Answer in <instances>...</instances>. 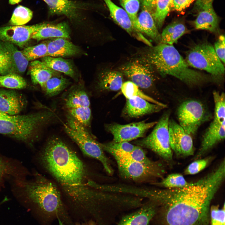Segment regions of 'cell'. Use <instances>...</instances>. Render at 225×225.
Segmentation results:
<instances>
[{
  "mask_svg": "<svg viewBox=\"0 0 225 225\" xmlns=\"http://www.w3.org/2000/svg\"><path fill=\"white\" fill-rule=\"evenodd\" d=\"M41 162L64 192L71 213L84 222L96 221L112 197L110 192L95 188L87 168L60 138H50L40 155Z\"/></svg>",
  "mask_w": 225,
  "mask_h": 225,
  "instance_id": "1",
  "label": "cell"
},
{
  "mask_svg": "<svg viewBox=\"0 0 225 225\" xmlns=\"http://www.w3.org/2000/svg\"><path fill=\"white\" fill-rule=\"evenodd\" d=\"M223 159L203 178L181 188H147V198L162 208L165 225H207L211 202L224 181Z\"/></svg>",
  "mask_w": 225,
  "mask_h": 225,
  "instance_id": "2",
  "label": "cell"
},
{
  "mask_svg": "<svg viewBox=\"0 0 225 225\" xmlns=\"http://www.w3.org/2000/svg\"><path fill=\"white\" fill-rule=\"evenodd\" d=\"M17 181L28 198L38 208L48 221L57 219L64 225H74L55 183L38 174L30 181Z\"/></svg>",
  "mask_w": 225,
  "mask_h": 225,
  "instance_id": "3",
  "label": "cell"
},
{
  "mask_svg": "<svg viewBox=\"0 0 225 225\" xmlns=\"http://www.w3.org/2000/svg\"><path fill=\"white\" fill-rule=\"evenodd\" d=\"M143 58L161 75L172 76L189 86L200 85L212 80L207 75L190 68L172 45L160 43L151 48Z\"/></svg>",
  "mask_w": 225,
  "mask_h": 225,
  "instance_id": "4",
  "label": "cell"
},
{
  "mask_svg": "<svg viewBox=\"0 0 225 225\" xmlns=\"http://www.w3.org/2000/svg\"><path fill=\"white\" fill-rule=\"evenodd\" d=\"M56 118L55 113L50 110L24 115H11L0 111V134L32 146L43 128Z\"/></svg>",
  "mask_w": 225,
  "mask_h": 225,
  "instance_id": "5",
  "label": "cell"
},
{
  "mask_svg": "<svg viewBox=\"0 0 225 225\" xmlns=\"http://www.w3.org/2000/svg\"><path fill=\"white\" fill-rule=\"evenodd\" d=\"M67 117L68 125H64V130L84 155L99 161L105 171L112 175L113 170L100 143L94 139L87 128L72 118Z\"/></svg>",
  "mask_w": 225,
  "mask_h": 225,
  "instance_id": "6",
  "label": "cell"
},
{
  "mask_svg": "<svg viewBox=\"0 0 225 225\" xmlns=\"http://www.w3.org/2000/svg\"><path fill=\"white\" fill-rule=\"evenodd\" d=\"M186 60L188 65L210 73L212 80L218 82L222 80L224 65L210 43L204 42L194 45L188 52Z\"/></svg>",
  "mask_w": 225,
  "mask_h": 225,
  "instance_id": "7",
  "label": "cell"
},
{
  "mask_svg": "<svg viewBox=\"0 0 225 225\" xmlns=\"http://www.w3.org/2000/svg\"><path fill=\"white\" fill-rule=\"evenodd\" d=\"M63 100L67 116L87 129L91 122V111L89 98L82 83H79L71 87Z\"/></svg>",
  "mask_w": 225,
  "mask_h": 225,
  "instance_id": "8",
  "label": "cell"
},
{
  "mask_svg": "<svg viewBox=\"0 0 225 225\" xmlns=\"http://www.w3.org/2000/svg\"><path fill=\"white\" fill-rule=\"evenodd\" d=\"M170 115L169 111L165 112L148 136L134 142L136 145L151 150L168 162L172 161L173 158L168 129Z\"/></svg>",
  "mask_w": 225,
  "mask_h": 225,
  "instance_id": "9",
  "label": "cell"
},
{
  "mask_svg": "<svg viewBox=\"0 0 225 225\" xmlns=\"http://www.w3.org/2000/svg\"><path fill=\"white\" fill-rule=\"evenodd\" d=\"M119 175L122 178L138 182L152 181L162 177L164 172L163 165L155 161L152 164H146L126 158L115 160Z\"/></svg>",
  "mask_w": 225,
  "mask_h": 225,
  "instance_id": "10",
  "label": "cell"
},
{
  "mask_svg": "<svg viewBox=\"0 0 225 225\" xmlns=\"http://www.w3.org/2000/svg\"><path fill=\"white\" fill-rule=\"evenodd\" d=\"M179 125L189 134H194L200 126L211 118L204 105L195 100L182 102L177 112Z\"/></svg>",
  "mask_w": 225,
  "mask_h": 225,
  "instance_id": "11",
  "label": "cell"
},
{
  "mask_svg": "<svg viewBox=\"0 0 225 225\" xmlns=\"http://www.w3.org/2000/svg\"><path fill=\"white\" fill-rule=\"evenodd\" d=\"M153 67L143 58L131 60L122 66L121 72L138 87L147 88L154 81Z\"/></svg>",
  "mask_w": 225,
  "mask_h": 225,
  "instance_id": "12",
  "label": "cell"
},
{
  "mask_svg": "<svg viewBox=\"0 0 225 225\" xmlns=\"http://www.w3.org/2000/svg\"><path fill=\"white\" fill-rule=\"evenodd\" d=\"M157 122L141 121L125 125L112 124L107 125L106 128L113 136L112 141L128 142L143 137L145 132L155 125Z\"/></svg>",
  "mask_w": 225,
  "mask_h": 225,
  "instance_id": "13",
  "label": "cell"
},
{
  "mask_svg": "<svg viewBox=\"0 0 225 225\" xmlns=\"http://www.w3.org/2000/svg\"><path fill=\"white\" fill-rule=\"evenodd\" d=\"M168 129L170 146L172 152L179 157L193 155L194 148L191 135L172 119H169Z\"/></svg>",
  "mask_w": 225,
  "mask_h": 225,
  "instance_id": "14",
  "label": "cell"
},
{
  "mask_svg": "<svg viewBox=\"0 0 225 225\" xmlns=\"http://www.w3.org/2000/svg\"><path fill=\"white\" fill-rule=\"evenodd\" d=\"M46 23L32 25H17L0 28V42H8L22 48L28 44L33 32Z\"/></svg>",
  "mask_w": 225,
  "mask_h": 225,
  "instance_id": "15",
  "label": "cell"
},
{
  "mask_svg": "<svg viewBox=\"0 0 225 225\" xmlns=\"http://www.w3.org/2000/svg\"><path fill=\"white\" fill-rule=\"evenodd\" d=\"M47 5L50 15H64L71 20H80L83 5L69 0H43Z\"/></svg>",
  "mask_w": 225,
  "mask_h": 225,
  "instance_id": "16",
  "label": "cell"
},
{
  "mask_svg": "<svg viewBox=\"0 0 225 225\" xmlns=\"http://www.w3.org/2000/svg\"><path fill=\"white\" fill-rule=\"evenodd\" d=\"M225 128L214 120L206 131L200 148L194 157L198 159L225 138Z\"/></svg>",
  "mask_w": 225,
  "mask_h": 225,
  "instance_id": "17",
  "label": "cell"
},
{
  "mask_svg": "<svg viewBox=\"0 0 225 225\" xmlns=\"http://www.w3.org/2000/svg\"><path fill=\"white\" fill-rule=\"evenodd\" d=\"M148 200L138 210L122 218L118 225H148L158 208L155 202Z\"/></svg>",
  "mask_w": 225,
  "mask_h": 225,
  "instance_id": "18",
  "label": "cell"
},
{
  "mask_svg": "<svg viewBox=\"0 0 225 225\" xmlns=\"http://www.w3.org/2000/svg\"><path fill=\"white\" fill-rule=\"evenodd\" d=\"M26 103L22 95L16 91L0 89V111L17 115L25 108Z\"/></svg>",
  "mask_w": 225,
  "mask_h": 225,
  "instance_id": "19",
  "label": "cell"
},
{
  "mask_svg": "<svg viewBox=\"0 0 225 225\" xmlns=\"http://www.w3.org/2000/svg\"><path fill=\"white\" fill-rule=\"evenodd\" d=\"M165 108L140 98L135 97L127 99L124 110L128 116L132 118L158 112Z\"/></svg>",
  "mask_w": 225,
  "mask_h": 225,
  "instance_id": "20",
  "label": "cell"
},
{
  "mask_svg": "<svg viewBox=\"0 0 225 225\" xmlns=\"http://www.w3.org/2000/svg\"><path fill=\"white\" fill-rule=\"evenodd\" d=\"M48 56L54 57H64L80 54L81 50L77 46L68 38H59L47 42Z\"/></svg>",
  "mask_w": 225,
  "mask_h": 225,
  "instance_id": "21",
  "label": "cell"
},
{
  "mask_svg": "<svg viewBox=\"0 0 225 225\" xmlns=\"http://www.w3.org/2000/svg\"><path fill=\"white\" fill-rule=\"evenodd\" d=\"M70 28L68 23L63 22L56 24L46 23L33 33L31 39L37 41L50 38H70Z\"/></svg>",
  "mask_w": 225,
  "mask_h": 225,
  "instance_id": "22",
  "label": "cell"
},
{
  "mask_svg": "<svg viewBox=\"0 0 225 225\" xmlns=\"http://www.w3.org/2000/svg\"><path fill=\"white\" fill-rule=\"evenodd\" d=\"M198 12L194 22L195 28L197 29L217 32L219 29V20L212 4L205 6Z\"/></svg>",
  "mask_w": 225,
  "mask_h": 225,
  "instance_id": "23",
  "label": "cell"
},
{
  "mask_svg": "<svg viewBox=\"0 0 225 225\" xmlns=\"http://www.w3.org/2000/svg\"><path fill=\"white\" fill-rule=\"evenodd\" d=\"M107 6L112 18L118 25L130 35L137 33L144 41L146 39L134 28L126 11L114 4L111 0H104Z\"/></svg>",
  "mask_w": 225,
  "mask_h": 225,
  "instance_id": "24",
  "label": "cell"
},
{
  "mask_svg": "<svg viewBox=\"0 0 225 225\" xmlns=\"http://www.w3.org/2000/svg\"><path fill=\"white\" fill-rule=\"evenodd\" d=\"M29 72L32 81L40 86L42 89L46 82L51 78L61 75L48 67L41 61L33 60L30 63Z\"/></svg>",
  "mask_w": 225,
  "mask_h": 225,
  "instance_id": "25",
  "label": "cell"
},
{
  "mask_svg": "<svg viewBox=\"0 0 225 225\" xmlns=\"http://www.w3.org/2000/svg\"><path fill=\"white\" fill-rule=\"evenodd\" d=\"M140 32L144 33L156 42H160L159 33L151 13L146 8L142 9L138 17Z\"/></svg>",
  "mask_w": 225,
  "mask_h": 225,
  "instance_id": "26",
  "label": "cell"
},
{
  "mask_svg": "<svg viewBox=\"0 0 225 225\" xmlns=\"http://www.w3.org/2000/svg\"><path fill=\"white\" fill-rule=\"evenodd\" d=\"M41 61L53 70L62 72L78 80L77 73L72 64L68 60L61 57L46 56L41 58Z\"/></svg>",
  "mask_w": 225,
  "mask_h": 225,
  "instance_id": "27",
  "label": "cell"
},
{
  "mask_svg": "<svg viewBox=\"0 0 225 225\" xmlns=\"http://www.w3.org/2000/svg\"><path fill=\"white\" fill-rule=\"evenodd\" d=\"M8 53L12 62L13 72L20 75L26 70L29 61L21 52L14 44L8 42H0Z\"/></svg>",
  "mask_w": 225,
  "mask_h": 225,
  "instance_id": "28",
  "label": "cell"
},
{
  "mask_svg": "<svg viewBox=\"0 0 225 225\" xmlns=\"http://www.w3.org/2000/svg\"><path fill=\"white\" fill-rule=\"evenodd\" d=\"M98 86L102 90L118 91L123 83L122 74L116 71H108L102 73L98 78Z\"/></svg>",
  "mask_w": 225,
  "mask_h": 225,
  "instance_id": "29",
  "label": "cell"
},
{
  "mask_svg": "<svg viewBox=\"0 0 225 225\" xmlns=\"http://www.w3.org/2000/svg\"><path fill=\"white\" fill-rule=\"evenodd\" d=\"M186 31V28L183 23L178 22L172 23L163 30L161 34L160 43L172 45L177 43Z\"/></svg>",
  "mask_w": 225,
  "mask_h": 225,
  "instance_id": "30",
  "label": "cell"
},
{
  "mask_svg": "<svg viewBox=\"0 0 225 225\" xmlns=\"http://www.w3.org/2000/svg\"><path fill=\"white\" fill-rule=\"evenodd\" d=\"M71 84L68 79L60 75L53 77L45 84L42 90L46 96L51 97L58 95Z\"/></svg>",
  "mask_w": 225,
  "mask_h": 225,
  "instance_id": "31",
  "label": "cell"
},
{
  "mask_svg": "<svg viewBox=\"0 0 225 225\" xmlns=\"http://www.w3.org/2000/svg\"><path fill=\"white\" fill-rule=\"evenodd\" d=\"M121 89L127 99L138 97L143 98L150 102L164 107L167 105L146 95L141 91L138 87L131 81H127L123 83Z\"/></svg>",
  "mask_w": 225,
  "mask_h": 225,
  "instance_id": "32",
  "label": "cell"
},
{
  "mask_svg": "<svg viewBox=\"0 0 225 225\" xmlns=\"http://www.w3.org/2000/svg\"><path fill=\"white\" fill-rule=\"evenodd\" d=\"M100 144L104 151L111 154L113 157L130 153L135 146L126 142H115L112 141L104 143H100Z\"/></svg>",
  "mask_w": 225,
  "mask_h": 225,
  "instance_id": "33",
  "label": "cell"
},
{
  "mask_svg": "<svg viewBox=\"0 0 225 225\" xmlns=\"http://www.w3.org/2000/svg\"><path fill=\"white\" fill-rule=\"evenodd\" d=\"M27 86L25 80L20 75L10 73L0 75V88L11 89H20Z\"/></svg>",
  "mask_w": 225,
  "mask_h": 225,
  "instance_id": "34",
  "label": "cell"
},
{
  "mask_svg": "<svg viewBox=\"0 0 225 225\" xmlns=\"http://www.w3.org/2000/svg\"><path fill=\"white\" fill-rule=\"evenodd\" d=\"M172 0H158L154 13L152 15L156 25L161 28L165 18L171 10Z\"/></svg>",
  "mask_w": 225,
  "mask_h": 225,
  "instance_id": "35",
  "label": "cell"
},
{
  "mask_svg": "<svg viewBox=\"0 0 225 225\" xmlns=\"http://www.w3.org/2000/svg\"><path fill=\"white\" fill-rule=\"evenodd\" d=\"M213 96L215 105V112L213 119L225 128V95L224 92L221 93L214 91Z\"/></svg>",
  "mask_w": 225,
  "mask_h": 225,
  "instance_id": "36",
  "label": "cell"
},
{
  "mask_svg": "<svg viewBox=\"0 0 225 225\" xmlns=\"http://www.w3.org/2000/svg\"><path fill=\"white\" fill-rule=\"evenodd\" d=\"M120 3L129 17L135 29L140 32L138 13L140 2L138 0H120Z\"/></svg>",
  "mask_w": 225,
  "mask_h": 225,
  "instance_id": "37",
  "label": "cell"
},
{
  "mask_svg": "<svg viewBox=\"0 0 225 225\" xmlns=\"http://www.w3.org/2000/svg\"><path fill=\"white\" fill-rule=\"evenodd\" d=\"M32 11L28 8L19 5L14 9L9 22L12 26L22 25L32 19Z\"/></svg>",
  "mask_w": 225,
  "mask_h": 225,
  "instance_id": "38",
  "label": "cell"
},
{
  "mask_svg": "<svg viewBox=\"0 0 225 225\" xmlns=\"http://www.w3.org/2000/svg\"><path fill=\"white\" fill-rule=\"evenodd\" d=\"M190 183L182 174L178 173L170 174L160 182H154L157 185L167 188H182L188 185Z\"/></svg>",
  "mask_w": 225,
  "mask_h": 225,
  "instance_id": "39",
  "label": "cell"
},
{
  "mask_svg": "<svg viewBox=\"0 0 225 225\" xmlns=\"http://www.w3.org/2000/svg\"><path fill=\"white\" fill-rule=\"evenodd\" d=\"M21 52L29 61L42 58L48 56L47 42L25 48Z\"/></svg>",
  "mask_w": 225,
  "mask_h": 225,
  "instance_id": "40",
  "label": "cell"
},
{
  "mask_svg": "<svg viewBox=\"0 0 225 225\" xmlns=\"http://www.w3.org/2000/svg\"><path fill=\"white\" fill-rule=\"evenodd\" d=\"M121 158H128L133 161L146 164H152L155 162L148 158L142 148L137 145H135L134 148L130 153L116 157L115 158L118 159Z\"/></svg>",
  "mask_w": 225,
  "mask_h": 225,
  "instance_id": "41",
  "label": "cell"
},
{
  "mask_svg": "<svg viewBox=\"0 0 225 225\" xmlns=\"http://www.w3.org/2000/svg\"><path fill=\"white\" fill-rule=\"evenodd\" d=\"M14 73L10 55L0 42V74Z\"/></svg>",
  "mask_w": 225,
  "mask_h": 225,
  "instance_id": "42",
  "label": "cell"
},
{
  "mask_svg": "<svg viewBox=\"0 0 225 225\" xmlns=\"http://www.w3.org/2000/svg\"><path fill=\"white\" fill-rule=\"evenodd\" d=\"M209 160L208 158L197 159L191 163L185 169L184 174L194 175L199 173L206 167Z\"/></svg>",
  "mask_w": 225,
  "mask_h": 225,
  "instance_id": "43",
  "label": "cell"
},
{
  "mask_svg": "<svg viewBox=\"0 0 225 225\" xmlns=\"http://www.w3.org/2000/svg\"><path fill=\"white\" fill-rule=\"evenodd\" d=\"M15 168L12 163L0 155V184L7 176L15 175Z\"/></svg>",
  "mask_w": 225,
  "mask_h": 225,
  "instance_id": "44",
  "label": "cell"
},
{
  "mask_svg": "<svg viewBox=\"0 0 225 225\" xmlns=\"http://www.w3.org/2000/svg\"><path fill=\"white\" fill-rule=\"evenodd\" d=\"M211 225H225V204L219 209L216 206L212 207L210 210Z\"/></svg>",
  "mask_w": 225,
  "mask_h": 225,
  "instance_id": "45",
  "label": "cell"
},
{
  "mask_svg": "<svg viewBox=\"0 0 225 225\" xmlns=\"http://www.w3.org/2000/svg\"><path fill=\"white\" fill-rule=\"evenodd\" d=\"M214 50L219 58L223 63L225 62V37L220 35L216 42Z\"/></svg>",
  "mask_w": 225,
  "mask_h": 225,
  "instance_id": "46",
  "label": "cell"
},
{
  "mask_svg": "<svg viewBox=\"0 0 225 225\" xmlns=\"http://www.w3.org/2000/svg\"><path fill=\"white\" fill-rule=\"evenodd\" d=\"M194 0H172L171 10L180 11L187 8Z\"/></svg>",
  "mask_w": 225,
  "mask_h": 225,
  "instance_id": "47",
  "label": "cell"
},
{
  "mask_svg": "<svg viewBox=\"0 0 225 225\" xmlns=\"http://www.w3.org/2000/svg\"><path fill=\"white\" fill-rule=\"evenodd\" d=\"M214 0H197L195 4V8L199 11L203 7L210 4H212Z\"/></svg>",
  "mask_w": 225,
  "mask_h": 225,
  "instance_id": "48",
  "label": "cell"
},
{
  "mask_svg": "<svg viewBox=\"0 0 225 225\" xmlns=\"http://www.w3.org/2000/svg\"><path fill=\"white\" fill-rule=\"evenodd\" d=\"M77 225H96V223L92 220L89 221L88 222H84L81 224H77Z\"/></svg>",
  "mask_w": 225,
  "mask_h": 225,
  "instance_id": "49",
  "label": "cell"
},
{
  "mask_svg": "<svg viewBox=\"0 0 225 225\" xmlns=\"http://www.w3.org/2000/svg\"><path fill=\"white\" fill-rule=\"evenodd\" d=\"M22 0H9V3L11 5H14L20 2Z\"/></svg>",
  "mask_w": 225,
  "mask_h": 225,
  "instance_id": "50",
  "label": "cell"
},
{
  "mask_svg": "<svg viewBox=\"0 0 225 225\" xmlns=\"http://www.w3.org/2000/svg\"><path fill=\"white\" fill-rule=\"evenodd\" d=\"M6 201V200L5 199H4L3 200V201H2V202H0V205H1L2 203L3 202H5Z\"/></svg>",
  "mask_w": 225,
  "mask_h": 225,
  "instance_id": "51",
  "label": "cell"
},
{
  "mask_svg": "<svg viewBox=\"0 0 225 225\" xmlns=\"http://www.w3.org/2000/svg\"><path fill=\"white\" fill-rule=\"evenodd\" d=\"M59 225H63V224L61 222H59Z\"/></svg>",
  "mask_w": 225,
  "mask_h": 225,
  "instance_id": "52",
  "label": "cell"
}]
</instances>
